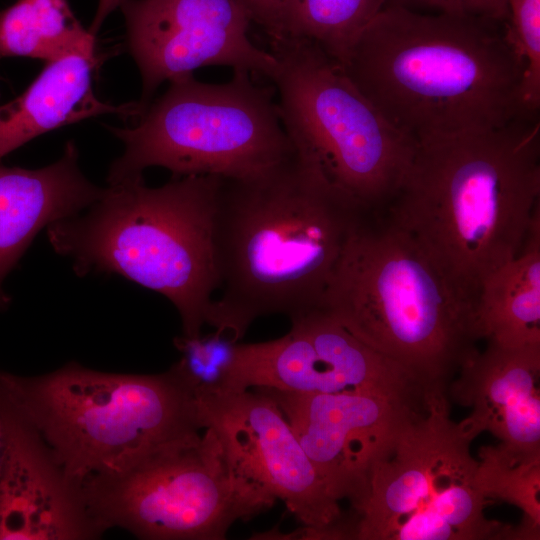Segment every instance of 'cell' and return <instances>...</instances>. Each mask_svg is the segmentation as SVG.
Returning a JSON list of instances; mask_svg holds the SVG:
<instances>
[{
	"label": "cell",
	"instance_id": "cell-2",
	"mask_svg": "<svg viewBox=\"0 0 540 540\" xmlns=\"http://www.w3.org/2000/svg\"><path fill=\"white\" fill-rule=\"evenodd\" d=\"M388 206V221L476 305L482 281L521 252L540 217L539 117L416 141Z\"/></svg>",
	"mask_w": 540,
	"mask_h": 540
},
{
	"label": "cell",
	"instance_id": "cell-26",
	"mask_svg": "<svg viewBox=\"0 0 540 540\" xmlns=\"http://www.w3.org/2000/svg\"><path fill=\"white\" fill-rule=\"evenodd\" d=\"M251 21L269 37L286 35L294 0H240Z\"/></svg>",
	"mask_w": 540,
	"mask_h": 540
},
{
	"label": "cell",
	"instance_id": "cell-8",
	"mask_svg": "<svg viewBox=\"0 0 540 540\" xmlns=\"http://www.w3.org/2000/svg\"><path fill=\"white\" fill-rule=\"evenodd\" d=\"M233 70L225 83H205L193 74L169 81L133 127L111 132L124 153L111 164L108 184L141 176L158 166L173 176L224 178L262 173L295 150L283 127L273 84Z\"/></svg>",
	"mask_w": 540,
	"mask_h": 540
},
{
	"label": "cell",
	"instance_id": "cell-23",
	"mask_svg": "<svg viewBox=\"0 0 540 540\" xmlns=\"http://www.w3.org/2000/svg\"><path fill=\"white\" fill-rule=\"evenodd\" d=\"M479 479L485 496L519 507L524 516L521 528L528 539H539L540 459H521L498 444L482 447Z\"/></svg>",
	"mask_w": 540,
	"mask_h": 540
},
{
	"label": "cell",
	"instance_id": "cell-22",
	"mask_svg": "<svg viewBox=\"0 0 540 540\" xmlns=\"http://www.w3.org/2000/svg\"><path fill=\"white\" fill-rule=\"evenodd\" d=\"M180 358L170 369L193 397L241 393L240 342L230 334L215 330L206 336L175 337Z\"/></svg>",
	"mask_w": 540,
	"mask_h": 540
},
{
	"label": "cell",
	"instance_id": "cell-3",
	"mask_svg": "<svg viewBox=\"0 0 540 540\" xmlns=\"http://www.w3.org/2000/svg\"><path fill=\"white\" fill-rule=\"evenodd\" d=\"M342 67L385 118L415 141L534 116L524 110L522 66L503 25L488 19L424 14L390 1Z\"/></svg>",
	"mask_w": 540,
	"mask_h": 540
},
{
	"label": "cell",
	"instance_id": "cell-6",
	"mask_svg": "<svg viewBox=\"0 0 540 540\" xmlns=\"http://www.w3.org/2000/svg\"><path fill=\"white\" fill-rule=\"evenodd\" d=\"M0 385L80 487L195 441L203 429L195 398L170 368L122 374L69 362L38 376L0 370Z\"/></svg>",
	"mask_w": 540,
	"mask_h": 540
},
{
	"label": "cell",
	"instance_id": "cell-24",
	"mask_svg": "<svg viewBox=\"0 0 540 540\" xmlns=\"http://www.w3.org/2000/svg\"><path fill=\"white\" fill-rule=\"evenodd\" d=\"M506 42L522 66L521 99L529 115L540 108V0H506Z\"/></svg>",
	"mask_w": 540,
	"mask_h": 540
},
{
	"label": "cell",
	"instance_id": "cell-12",
	"mask_svg": "<svg viewBox=\"0 0 540 540\" xmlns=\"http://www.w3.org/2000/svg\"><path fill=\"white\" fill-rule=\"evenodd\" d=\"M129 50L139 68L143 110L164 81L206 66H227L272 79L277 60L249 37L240 0H125Z\"/></svg>",
	"mask_w": 540,
	"mask_h": 540
},
{
	"label": "cell",
	"instance_id": "cell-25",
	"mask_svg": "<svg viewBox=\"0 0 540 540\" xmlns=\"http://www.w3.org/2000/svg\"><path fill=\"white\" fill-rule=\"evenodd\" d=\"M411 9L478 17L502 23L507 16L506 0H391Z\"/></svg>",
	"mask_w": 540,
	"mask_h": 540
},
{
	"label": "cell",
	"instance_id": "cell-14",
	"mask_svg": "<svg viewBox=\"0 0 540 540\" xmlns=\"http://www.w3.org/2000/svg\"><path fill=\"white\" fill-rule=\"evenodd\" d=\"M0 540H91L106 531L82 488L0 385Z\"/></svg>",
	"mask_w": 540,
	"mask_h": 540
},
{
	"label": "cell",
	"instance_id": "cell-15",
	"mask_svg": "<svg viewBox=\"0 0 540 540\" xmlns=\"http://www.w3.org/2000/svg\"><path fill=\"white\" fill-rule=\"evenodd\" d=\"M284 336L240 343L244 390L255 387L297 394L366 393L386 374L384 358L323 309L290 318Z\"/></svg>",
	"mask_w": 540,
	"mask_h": 540
},
{
	"label": "cell",
	"instance_id": "cell-4",
	"mask_svg": "<svg viewBox=\"0 0 540 540\" xmlns=\"http://www.w3.org/2000/svg\"><path fill=\"white\" fill-rule=\"evenodd\" d=\"M320 309L427 395H447L481 339L475 303L408 234L367 216L352 231Z\"/></svg>",
	"mask_w": 540,
	"mask_h": 540
},
{
	"label": "cell",
	"instance_id": "cell-7",
	"mask_svg": "<svg viewBox=\"0 0 540 540\" xmlns=\"http://www.w3.org/2000/svg\"><path fill=\"white\" fill-rule=\"evenodd\" d=\"M270 52L277 60L270 81L297 155L362 213L388 205L416 141L394 127L317 44L284 36L270 39Z\"/></svg>",
	"mask_w": 540,
	"mask_h": 540
},
{
	"label": "cell",
	"instance_id": "cell-5",
	"mask_svg": "<svg viewBox=\"0 0 540 540\" xmlns=\"http://www.w3.org/2000/svg\"><path fill=\"white\" fill-rule=\"evenodd\" d=\"M219 178L172 176L148 187L141 175L109 184L88 208L49 225V243L78 276L118 274L165 296L182 335L199 336L218 289L212 222Z\"/></svg>",
	"mask_w": 540,
	"mask_h": 540
},
{
	"label": "cell",
	"instance_id": "cell-18",
	"mask_svg": "<svg viewBox=\"0 0 540 540\" xmlns=\"http://www.w3.org/2000/svg\"><path fill=\"white\" fill-rule=\"evenodd\" d=\"M95 62V55L83 54L47 62L19 97L0 106V158L41 134L89 117L141 114L138 102L115 106L96 97Z\"/></svg>",
	"mask_w": 540,
	"mask_h": 540
},
{
	"label": "cell",
	"instance_id": "cell-16",
	"mask_svg": "<svg viewBox=\"0 0 540 540\" xmlns=\"http://www.w3.org/2000/svg\"><path fill=\"white\" fill-rule=\"evenodd\" d=\"M540 345L509 348L487 341L461 367L447 395L471 409L462 420L476 438L495 436L505 451L540 458Z\"/></svg>",
	"mask_w": 540,
	"mask_h": 540
},
{
	"label": "cell",
	"instance_id": "cell-20",
	"mask_svg": "<svg viewBox=\"0 0 540 540\" xmlns=\"http://www.w3.org/2000/svg\"><path fill=\"white\" fill-rule=\"evenodd\" d=\"M94 38L67 0H18L0 11V58L50 62L72 54L94 55Z\"/></svg>",
	"mask_w": 540,
	"mask_h": 540
},
{
	"label": "cell",
	"instance_id": "cell-17",
	"mask_svg": "<svg viewBox=\"0 0 540 540\" xmlns=\"http://www.w3.org/2000/svg\"><path fill=\"white\" fill-rule=\"evenodd\" d=\"M104 189L82 173L73 142L66 144L56 162L40 169L0 165V310L11 302L3 280L35 236L88 208Z\"/></svg>",
	"mask_w": 540,
	"mask_h": 540
},
{
	"label": "cell",
	"instance_id": "cell-28",
	"mask_svg": "<svg viewBox=\"0 0 540 540\" xmlns=\"http://www.w3.org/2000/svg\"><path fill=\"white\" fill-rule=\"evenodd\" d=\"M2 458H3V432H2V425L0 421V471H1V465H2Z\"/></svg>",
	"mask_w": 540,
	"mask_h": 540
},
{
	"label": "cell",
	"instance_id": "cell-27",
	"mask_svg": "<svg viewBox=\"0 0 540 540\" xmlns=\"http://www.w3.org/2000/svg\"><path fill=\"white\" fill-rule=\"evenodd\" d=\"M124 1L125 0H99L98 8L92 25L89 28V32L95 36L106 17L116 8L120 7Z\"/></svg>",
	"mask_w": 540,
	"mask_h": 540
},
{
	"label": "cell",
	"instance_id": "cell-21",
	"mask_svg": "<svg viewBox=\"0 0 540 540\" xmlns=\"http://www.w3.org/2000/svg\"><path fill=\"white\" fill-rule=\"evenodd\" d=\"M390 1L294 0L285 36L312 41L343 66L361 33Z\"/></svg>",
	"mask_w": 540,
	"mask_h": 540
},
{
	"label": "cell",
	"instance_id": "cell-11",
	"mask_svg": "<svg viewBox=\"0 0 540 540\" xmlns=\"http://www.w3.org/2000/svg\"><path fill=\"white\" fill-rule=\"evenodd\" d=\"M202 428L211 429L233 468L281 500L307 539H354L355 521L318 473L275 400L259 388L196 398Z\"/></svg>",
	"mask_w": 540,
	"mask_h": 540
},
{
	"label": "cell",
	"instance_id": "cell-19",
	"mask_svg": "<svg viewBox=\"0 0 540 540\" xmlns=\"http://www.w3.org/2000/svg\"><path fill=\"white\" fill-rule=\"evenodd\" d=\"M475 313L481 339L509 348L540 345V217L521 252L482 281Z\"/></svg>",
	"mask_w": 540,
	"mask_h": 540
},
{
	"label": "cell",
	"instance_id": "cell-10",
	"mask_svg": "<svg viewBox=\"0 0 540 540\" xmlns=\"http://www.w3.org/2000/svg\"><path fill=\"white\" fill-rule=\"evenodd\" d=\"M82 484L92 517L146 540H222L275 502L230 464L214 432Z\"/></svg>",
	"mask_w": 540,
	"mask_h": 540
},
{
	"label": "cell",
	"instance_id": "cell-1",
	"mask_svg": "<svg viewBox=\"0 0 540 540\" xmlns=\"http://www.w3.org/2000/svg\"><path fill=\"white\" fill-rule=\"evenodd\" d=\"M364 215L296 152L256 175L220 177L212 222L220 295L206 324L239 341L261 316L320 309Z\"/></svg>",
	"mask_w": 540,
	"mask_h": 540
},
{
	"label": "cell",
	"instance_id": "cell-9",
	"mask_svg": "<svg viewBox=\"0 0 540 540\" xmlns=\"http://www.w3.org/2000/svg\"><path fill=\"white\" fill-rule=\"evenodd\" d=\"M474 439L450 417L448 396L429 398L372 464L355 539H523L485 516Z\"/></svg>",
	"mask_w": 540,
	"mask_h": 540
},
{
	"label": "cell",
	"instance_id": "cell-13",
	"mask_svg": "<svg viewBox=\"0 0 540 540\" xmlns=\"http://www.w3.org/2000/svg\"><path fill=\"white\" fill-rule=\"evenodd\" d=\"M271 396L303 450L340 502L357 514L372 464L425 406L375 394H297L255 387Z\"/></svg>",
	"mask_w": 540,
	"mask_h": 540
}]
</instances>
